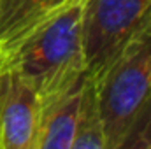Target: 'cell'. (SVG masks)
I'll use <instances>...</instances> for the list:
<instances>
[{
	"label": "cell",
	"instance_id": "obj_4",
	"mask_svg": "<svg viewBox=\"0 0 151 149\" xmlns=\"http://www.w3.org/2000/svg\"><path fill=\"white\" fill-rule=\"evenodd\" d=\"M39 93L12 69H0V149H35Z\"/></svg>",
	"mask_w": 151,
	"mask_h": 149
},
{
	"label": "cell",
	"instance_id": "obj_6",
	"mask_svg": "<svg viewBox=\"0 0 151 149\" xmlns=\"http://www.w3.org/2000/svg\"><path fill=\"white\" fill-rule=\"evenodd\" d=\"M67 0H0V53Z\"/></svg>",
	"mask_w": 151,
	"mask_h": 149
},
{
	"label": "cell",
	"instance_id": "obj_7",
	"mask_svg": "<svg viewBox=\"0 0 151 149\" xmlns=\"http://www.w3.org/2000/svg\"><path fill=\"white\" fill-rule=\"evenodd\" d=\"M72 149H106V128L97 79L88 75L83 86Z\"/></svg>",
	"mask_w": 151,
	"mask_h": 149
},
{
	"label": "cell",
	"instance_id": "obj_1",
	"mask_svg": "<svg viewBox=\"0 0 151 149\" xmlns=\"http://www.w3.org/2000/svg\"><path fill=\"white\" fill-rule=\"evenodd\" d=\"M88 0H67L0 53V69H12L34 84L39 97L90 74L84 60Z\"/></svg>",
	"mask_w": 151,
	"mask_h": 149
},
{
	"label": "cell",
	"instance_id": "obj_8",
	"mask_svg": "<svg viewBox=\"0 0 151 149\" xmlns=\"http://www.w3.org/2000/svg\"><path fill=\"white\" fill-rule=\"evenodd\" d=\"M125 148H151V97L132 121L119 149Z\"/></svg>",
	"mask_w": 151,
	"mask_h": 149
},
{
	"label": "cell",
	"instance_id": "obj_3",
	"mask_svg": "<svg viewBox=\"0 0 151 149\" xmlns=\"http://www.w3.org/2000/svg\"><path fill=\"white\" fill-rule=\"evenodd\" d=\"M151 0H88L84 11V60L100 79L125 42L150 16Z\"/></svg>",
	"mask_w": 151,
	"mask_h": 149
},
{
	"label": "cell",
	"instance_id": "obj_5",
	"mask_svg": "<svg viewBox=\"0 0 151 149\" xmlns=\"http://www.w3.org/2000/svg\"><path fill=\"white\" fill-rule=\"evenodd\" d=\"M88 75L39 97L35 149H72L81 93Z\"/></svg>",
	"mask_w": 151,
	"mask_h": 149
},
{
	"label": "cell",
	"instance_id": "obj_2",
	"mask_svg": "<svg viewBox=\"0 0 151 149\" xmlns=\"http://www.w3.org/2000/svg\"><path fill=\"white\" fill-rule=\"evenodd\" d=\"M106 149H119L132 121L151 97V12L97 79Z\"/></svg>",
	"mask_w": 151,
	"mask_h": 149
}]
</instances>
